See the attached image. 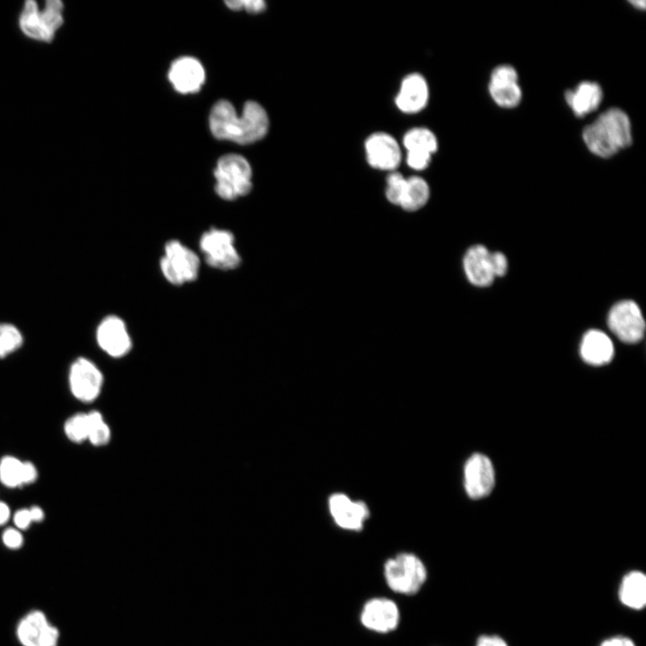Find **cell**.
I'll return each mask as SVG.
<instances>
[{"label":"cell","mask_w":646,"mask_h":646,"mask_svg":"<svg viewBox=\"0 0 646 646\" xmlns=\"http://www.w3.org/2000/svg\"><path fill=\"white\" fill-rule=\"evenodd\" d=\"M0 483L11 489L23 485V461L18 458L6 455L0 459Z\"/></svg>","instance_id":"24"},{"label":"cell","mask_w":646,"mask_h":646,"mask_svg":"<svg viewBox=\"0 0 646 646\" xmlns=\"http://www.w3.org/2000/svg\"><path fill=\"white\" fill-rule=\"evenodd\" d=\"M603 97L601 87L594 82H582L575 89L567 91L565 100L577 116L582 117L594 111Z\"/></svg>","instance_id":"21"},{"label":"cell","mask_w":646,"mask_h":646,"mask_svg":"<svg viewBox=\"0 0 646 646\" xmlns=\"http://www.w3.org/2000/svg\"><path fill=\"white\" fill-rule=\"evenodd\" d=\"M582 138L592 153L609 158L632 144L630 118L618 108L609 109L584 128Z\"/></svg>","instance_id":"2"},{"label":"cell","mask_w":646,"mask_h":646,"mask_svg":"<svg viewBox=\"0 0 646 646\" xmlns=\"http://www.w3.org/2000/svg\"><path fill=\"white\" fill-rule=\"evenodd\" d=\"M29 509H30L33 522L39 523L44 519L45 513L40 507L35 505Z\"/></svg>","instance_id":"39"},{"label":"cell","mask_w":646,"mask_h":646,"mask_svg":"<svg viewBox=\"0 0 646 646\" xmlns=\"http://www.w3.org/2000/svg\"><path fill=\"white\" fill-rule=\"evenodd\" d=\"M89 419L88 440L92 446L102 447L109 444L111 439V430L104 420L102 414L97 410L87 413Z\"/></svg>","instance_id":"26"},{"label":"cell","mask_w":646,"mask_h":646,"mask_svg":"<svg viewBox=\"0 0 646 646\" xmlns=\"http://www.w3.org/2000/svg\"><path fill=\"white\" fill-rule=\"evenodd\" d=\"M36 466L31 461H23V485L33 484L38 479Z\"/></svg>","instance_id":"37"},{"label":"cell","mask_w":646,"mask_h":646,"mask_svg":"<svg viewBox=\"0 0 646 646\" xmlns=\"http://www.w3.org/2000/svg\"><path fill=\"white\" fill-rule=\"evenodd\" d=\"M359 620L366 630L388 634L399 626L401 612L395 600L381 596L372 597L362 606Z\"/></svg>","instance_id":"9"},{"label":"cell","mask_w":646,"mask_h":646,"mask_svg":"<svg viewBox=\"0 0 646 646\" xmlns=\"http://www.w3.org/2000/svg\"><path fill=\"white\" fill-rule=\"evenodd\" d=\"M17 636L23 646H57L59 633L42 612L35 610L21 620Z\"/></svg>","instance_id":"13"},{"label":"cell","mask_w":646,"mask_h":646,"mask_svg":"<svg viewBox=\"0 0 646 646\" xmlns=\"http://www.w3.org/2000/svg\"><path fill=\"white\" fill-rule=\"evenodd\" d=\"M168 76L177 92H196L205 81V71L197 59L183 57L171 64Z\"/></svg>","instance_id":"16"},{"label":"cell","mask_w":646,"mask_h":646,"mask_svg":"<svg viewBox=\"0 0 646 646\" xmlns=\"http://www.w3.org/2000/svg\"><path fill=\"white\" fill-rule=\"evenodd\" d=\"M429 196L430 188L423 178L417 176L407 178L400 206L407 211H416L426 204Z\"/></svg>","instance_id":"23"},{"label":"cell","mask_w":646,"mask_h":646,"mask_svg":"<svg viewBox=\"0 0 646 646\" xmlns=\"http://www.w3.org/2000/svg\"><path fill=\"white\" fill-rule=\"evenodd\" d=\"M598 646H637L634 641L625 635H613L604 639Z\"/></svg>","instance_id":"36"},{"label":"cell","mask_w":646,"mask_h":646,"mask_svg":"<svg viewBox=\"0 0 646 646\" xmlns=\"http://www.w3.org/2000/svg\"><path fill=\"white\" fill-rule=\"evenodd\" d=\"M463 267L468 281L474 285L485 287L495 278L492 252L484 245L477 244L467 250L463 258Z\"/></svg>","instance_id":"17"},{"label":"cell","mask_w":646,"mask_h":646,"mask_svg":"<svg viewBox=\"0 0 646 646\" xmlns=\"http://www.w3.org/2000/svg\"><path fill=\"white\" fill-rule=\"evenodd\" d=\"M492 264L495 277L502 276L506 274L508 261L503 253L500 251L492 252Z\"/></svg>","instance_id":"34"},{"label":"cell","mask_w":646,"mask_h":646,"mask_svg":"<svg viewBox=\"0 0 646 646\" xmlns=\"http://www.w3.org/2000/svg\"><path fill=\"white\" fill-rule=\"evenodd\" d=\"M22 344L23 336L16 326L0 322V359L19 350Z\"/></svg>","instance_id":"27"},{"label":"cell","mask_w":646,"mask_h":646,"mask_svg":"<svg viewBox=\"0 0 646 646\" xmlns=\"http://www.w3.org/2000/svg\"><path fill=\"white\" fill-rule=\"evenodd\" d=\"M580 353L587 363L594 366L604 365L614 356L613 342L606 333L591 329L583 336Z\"/></svg>","instance_id":"19"},{"label":"cell","mask_w":646,"mask_h":646,"mask_svg":"<svg viewBox=\"0 0 646 646\" xmlns=\"http://www.w3.org/2000/svg\"><path fill=\"white\" fill-rule=\"evenodd\" d=\"M403 144L406 153L432 156L437 151L438 141L429 129L416 127L409 130L404 136Z\"/></svg>","instance_id":"22"},{"label":"cell","mask_w":646,"mask_h":646,"mask_svg":"<svg viewBox=\"0 0 646 646\" xmlns=\"http://www.w3.org/2000/svg\"><path fill=\"white\" fill-rule=\"evenodd\" d=\"M13 522L17 529L25 530L30 528L33 522L30 509H20L16 511L13 517Z\"/></svg>","instance_id":"33"},{"label":"cell","mask_w":646,"mask_h":646,"mask_svg":"<svg viewBox=\"0 0 646 646\" xmlns=\"http://www.w3.org/2000/svg\"><path fill=\"white\" fill-rule=\"evenodd\" d=\"M406 187V179L397 171H392L387 179L386 196L388 200L400 205Z\"/></svg>","instance_id":"29"},{"label":"cell","mask_w":646,"mask_h":646,"mask_svg":"<svg viewBox=\"0 0 646 646\" xmlns=\"http://www.w3.org/2000/svg\"><path fill=\"white\" fill-rule=\"evenodd\" d=\"M382 572L387 587L403 596L417 594L428 579L425 563L417 554L410 552H401L388 558Z\"/></svg>","instance_id":"3"},{"label":"cell","mask_w":646,"mask_h":646,"mask_svg":"<svg viewBox=\"0 0 646 646\" xmlns=\"http://www.w3.org/2000/svg\"><path fill=\"white\" fill-rule=\"evenodd\" d=\"M4 546L10 549H18L23 545V537L17 528H9L2 536Z\"/></svg>","instance_id":"32"},{"label":"cell","mask_w":646,"mask_h":646,"mask_svg":"<svg viewBox=\"0 0 646 646\" xmlns=\"http://www.w3.org/2000/svg\"><path fill=\"white\" fill-rule=\"evenodd\" d=\"M428 97L425 79L419 74H411L403 79L396 97V104L405 113H416L425 107Z\"/></svg>","instance_id":"18"},{"label":"cell","mask_w":646,"mask_h":646,"mask_svg":"<svg viewBox=\"0 0 646 646\" xmlns=\"http://www.w3.org/2000/svg\"><path fill=\"white\" fill-rule=\"evenodd\" d=\"M494 470L492 462L484 455L476 453L466 462L464 486L472 499L487 496L494 486Z\"/></svg>","instance_id":"12"},{"label":"cell","mask_w":646,"mask_h":646,"mask_svg":"<svg viewBox=\"0 0 646 646\" xmlns=\"http://www.w3.org/2000/svg\"><path fill=\"white\" fill-rule=\"evenodd\" d=\"M159 267L168 283L175 286H182L198 278L201 258L196 251L180 240L171 239L163 246Z\"/></svg>","instance_id":"5"},{"label":"cell","mask_w":646,"mask_h":646,"mask_svg":"<svg viewBox=\"0 0 646 646\" xmlns=\"http://www.w3.org/2000/svg\"><path fill=\"white\" fill-rule=\"evenodd\" d=\"M475 646H509L504 638L498 634H482L475 643Z\"/></svg>","instance_id":"35"},{"label":"cell","mask_w":646,"mask_h":646,"mask_svg":"<svg viewBox=\"0 0 646 646\" xmlns=\"http://www.w3.org/2000/svg\"><path fill=\"white\" fill-rule=\"evenodd\" d=\"M225 4L232 10L245 9L250 13H260L266 8V3L262 0H233L226 1Z\"/></svg>","instance_id":"31"},{"label":"cell","mask_w":646,"mask_h":646,"mask_svg":"<svg viewBox=\"0 0 646 646\" xmlns=\"http://www.w3.org/2000/svg\"><path fill=\"white\" fill-rule=\"evenodd\" d=\"M89 419L87 413H77L71 415L64 423V432L66 438L76 444L88 440Z\"/></svg>","instance_id":"28"},{"label":"cell","mask_w":646,"mask_h":646,"mask_svg":"<svg viewBox=\"0 0 646 646\" xmlns=\"http://www.w3.org/2000/svg\"><path fill=\"white\" fill-rule=\"evenodd\" d=\"M199 250L210 267L220 271H232L241 265L234 234L227 229L212 227L199 239Z\"/></svg>","instance_id":"7"},{"label":"cell","mask_w":646,"mask_h":646,"mask_svg":"<svg viewBox=\"0 0 646 646\" xmlns=\"http://www.w3.org/2000/svg\"><path fill=\"white\" fill-rule=\"evenodd\" d=\"M215 193L225 201L248 195L251 188L252 170L248 161L238 154L221 157L214 170Z\"/></svg>","instance_id":"6"},{"label":"cell","mask_w":646,"mask_h":646,"mask_svg":"<svg viewBox=\"0 0 646 646\" xmlns=\"http://www.w3.org/2000/svg\"><path fill=\"white\" fill-rule=\"evenodd\" d=\"M11 517V510L7 503L0 501V526L4 525Z\"/></svg>","instance_id":"38"},{"label":"cell","mask_w":646,"mask_h":646,"mask_svg":"<svg viewBox=\"0 0 646 646\" xmlns=\"http://www.w3.org/2000/svg\"><path fill=\"white\" fill-rule=\"evenodd\" d=\"M99 347L112 358H123L133 347V341L126 322L117 315H108L96 329Z\"/></svg>","instance_id":"11"},{"label":"cell","mask_w":646,"mask_h":646,"mask_svg":"<svg viewBox=\"0 0 646 646\" xmlns=\"http://www.w3.org/2000/svg\"><path fill=\"white\" fill-rule=\"evenodd\" d=\"M490 95L493 101L502 108L516 107L522 96L518 82L491 83L488 87Z\"/></svg>","instance_id":"25"},{"label":"cell","mask_w":646,"mask_h":646,"mask_svg":"<svg viewBox=\"0 0 646 646\" xmlns=\"http://www.w3.org/2000/svg\"><path fill=\"white\" fill-rule=\"evenodd\" d=\"M365 152L369 164L378 170H393L401 160L397 142L386 133L370 135L365 142Z\"/></svg>","instance_id":"15"},{"label":"cell","mask_w":646,"mask_h":646,"mask_svg":"<svg viewBox=\"0 0 646 646\" xmlns=\"http://www.w3.org/2000/svg\"><path fill=\"white\" fill-rule=\"evenodd\" d=\"M68 384L74 398L86 404L92 403L101 394L104 376L92 361L78 357L69 368Z\"/></svg>","instance_id":"8"},{"label":"cell","mask_w":646,"mask_h":646,"mask_svg":"<svg viewBox=\"0 0 646 646\" xmlns=\"http://www.w3.org/2000/svg\"><path fill=\"white\" fill-rule=\"evenodd\" d=\"M209 125L217 139L248 144L266 135L269 120L266 110L256 101H247L241 117H238L231 103L221 100L211 109Z\"/></svg>","instance_id":"1"},{"label":"cell","mask_w":646,"mask_h":646,"mask_svg":"<svg viewBox=\"0 0 646 646\" xmlns=\"http://www.w3.org/2000/svg\"><path fill=\"white\" fill-rule=\"evenodd\" d=\"M516 82H518V73L514 67L509 65H502L495 67L490 77L491 83Z\"/></svg>","instance_id":"30"},{"label":"cell","mask_w":646,"mask_h":646,"mask_svg":"<svg viewBox=\"0 0 646 646\" xmlns=\"http://www.w3.org/2000/svg\"><path fill=\"white\" fill-rule=\"evenodd\" d=\"M328 506L335 523L345 530H362L369 517V510L364 502L353 501L344 493L331 495Z\"/></svg>","instance_id":"14"},{"label":"cell","mask_w":646,"mask_h":646,"mask_svg":"<svg viewBox=\"0 0 646 646\" xmlns=\"http://www.w3.org/2000/svg\"><path fill=\"white\" fill-rule=\"evenodd\" d=\"M618 599L628 609L640 611L646 606V575L640 570L626 572L618 587Z\"/></svg>","instance_id":"20"},{"label":"cell","mask_w":646,"mask_h":646,"mask_svg":"<svg viewBox=\"0 0 646 646\" xmlns=\"http://www.w3.org/2000/svg\"><path fill=\"white\" fill-rule=\"evenodd\" d=\"M64 8L59 0L46 1L42 9L36 1H26L19 15V27L26 37L49 43L64 24Z\"/></svg>","instance_id":"4"},{"label":"cell","mask_w":646,"mask_h":646,"mask_svg":"<svg viewBox=\"0 0 646 646\" xmlns=\"http://www.w3.org/2000/svg\"><path fill=\"white\" fill-rule=\"evenodd\" d=\"M609 329L623 342L634 344L642 339L645 320L640 307L630 300L615 303L607 316Z\"/></svg>","instance_id":"10"},{"label":"cell","mask_w":646,"mask_h":646,"mask_svg":"<svg viewBox=\"0 0 646 646\" xmlns=\"http://www.w3.org/2000/svg\"><path fill=\"white\" fill-rule=\"evenodd\" d=\"M630 3H631L632 4H633L635 7L642 8V9L645 8V2L642 1V0H641V1H630Z\"/></svg>","instance_id":"40"}]
</instances>
